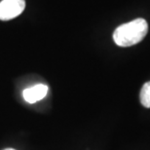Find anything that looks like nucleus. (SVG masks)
<instances>
[{"instance_id":"obj_1","label":"nucleus","mask_w":150,"mask_h":150,"mask_svg":"<svg viewBox=\"0 0 150 150\" xmlns=\"http://www.w3.org/2000/svg\"><path fill=\"white\" fill-rule=\"evenodd\" d=\"M147 31V22L139 18L118 26L113 33V40L120 47H130L142 41Z\"/></svg>"},{"instance_id":"obj_2","label":"nucleus","mask_w":150,"mask_h":150,"mask_svg":"<svg viewBox=\"0 0 150 150\" xmlns=\"http://www.w3.org/2000/svg\"><path fill=\"white\" fill-rule=\"evenodd\" d=\"M25 8V0H2L0 2V20L9 21L18 17Z\"/></svg>"},{"instance_id":"obj_3","label":"nucleus","mask_w":150,"mask_h":150,"mask_svg":"<svg viewBox=\"0 0 150 150\" xmlns=\"http://www.w3.org/2000/svg\"><path fill=\"white\" fill-rule=\"evenodd\" d=\"M48 86L44 84H38L30 88L25 89L23 92V97L25 100L28 103H35L38 100H41L47 96Z\"/></svg>"},{"instance_id":"obj_4","label":"nucleus","mask_w":150,"mask_h":150,"mask_svg":"<svg viewBox=\"0 0 150 150\" xmlns=\"http://www.w3.org/2000/svg\"><path fill=\"white\" fill-rule=\"evenodd\" d=\"M140 103L144 107H150V81L142 86L140 91Z\"/></svg>"},{"instance_id":"obj_5","label":"nucleus","mask_w":150,"mask_h":150,"mask_svg":"<svg viewBox=\"0 0 150 150\" xmlns=\"http://www.w3.org/2000/svg\"><path fill=\"white\" fill-rule=\"evenodd\" d=\"M5 150H15V149H12V148H9V149H5Z\"/></svg>"}]
</instances>
